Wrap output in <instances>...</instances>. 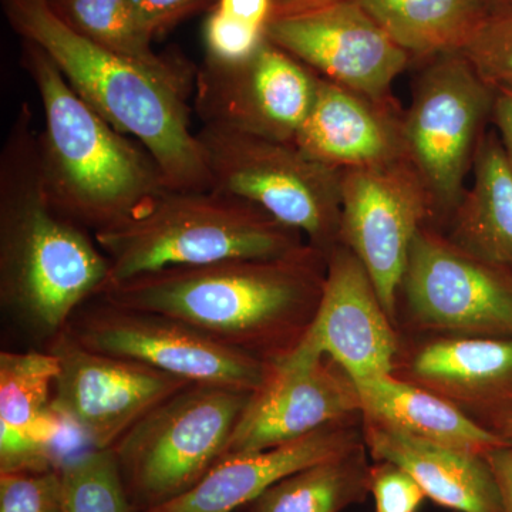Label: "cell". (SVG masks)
I'll list each match as a JSON object with an SVG mask.
<instances>
[{"instance_id":"obj_25","label":"cell","mask_w":512,"mask_h":512,"mask_svg":"<svg viewBox=\"0 0 512 512\" xmlns=\"http://www.w3.org/2000/svg\"><path fill=\"white\" fill-rule=\"evenodd\" d=\"M410 57L461 52L487 13L477 0H357Z\"/></svg>"},{"instance_id":"obj_28","label":"cell","mask_w":512,"mask_h":512,"mask_svg":"<svg viewBox=\"0 0 512 512\" xmlns=\"http://www.w3.org/2000/svg\"><path fill=\"white\" fill-rule=\"evenodd\" d=\"M461 53L491 89L512 94V10L485 15Z\"/></svg>"},{"instance_id":"obj_6","label":"cell","mask_w":512,"mask_h":512,"mask_svg":"<svg viewBox=\"0 0 512 512\" xmlns=\"http://www.w3.org/2000/svg\"><path fill=\"white\" fill-rule=\"evenodd\" d=\"M211 190L251 202L279 224L332 249L339 237L342 170L306 156L295 143L202 124L197 133Z\"/></svg>"},{"instance_id":"obj_36","label":"cell","mask_w":512,"mask_h":512,"mask_svg":"<svg viewBox=\"0 0 512 512\" xmlns=\"http://www.w3.org/2000/svg\"><path fill=\"white\" fill-rule=\"evenodd\" d=\"M332 2H338V0H274V15L318 8V6L328 5V3Z\"/></svg>"},{"instance_id":"obj_14","label":"cell","mask_w":512,"mask_h":512,"mask_svg":"<svg viewBox=\"0 0 512 512\" xmlns=\"http://www.w3.org/2000/svg\"><path fill=\"white\" fill-rule=\"evenodd\" d=\"M414 319L457 336L512 338V272L421 228L402 282Z\"/></svg>"},{"instance_id":"obj_35","label":"cell","mask_w":512,"mask_h":512,"mask_svg":"<svg viewBox=\"0 0 512 512\" xmlns=\"http://www.w3.org/2000/svg\"><path fill=\"white\" fill-rule=\"evenodd\" d=\"M491 119L512 164V94L497 93Z\"/></svg>"},{"instance_id":"obj_27","label":"cell","mask_w":512,"mask_h":512,"mask_svg":"<svg viewBox=\"0 0 512 512\" xmlns=\"http://www.w3.org/2000/svg\"><path fill=\"white\" fill-rule=\"evenodd\" d=\"M62 512H130L113 448H90L60 471Z\"/></svg>"},{"instance_id":"obj_7","label":"cell","mask_w":512,"mask_h":512,"mask_svg":"<svg viewBox=\"0 0 512 512\" xmlns=\"http://www.w3.org/2000/svg\"><path fill=\"white\" fill-rule=\"evenodd\" d=\"M249 394L190 384L117 441L120 468L150 507L190 490L225 456Z\"/></svg>"},{"instance_id":"obj_3","label":"cell","mask_w":512,"mask_h":512,"mask_svg":"<svg viewBox=\"0 0 512 512\" xmlns=\"http://www.w3.org/2000/svg\"><path fill=\"white\" fill-rule=\"evenodd\" d=\"M22 62L42 101L40 173L57 210L97 234L130 221L168 190L146 148L74 92L45 50L23 40Z\"/></svg>"},{"instance_id":"obj_23","label":"cell","mask_w":512,"mask_h":512,"mask_svg":"<svg viewBox=\"0 0 512 512\" xmlns=\"http://www.w3.org/2000/svg\"><path fill=\"white\" fill-rule=\"evenodd\" d=\"M473 184L456 207L453 244L512 272V164L497 131L474 154Z\"/></svg>"},{"instance_id":"obj_4","label":"cell","mask_w":512,"mask_h":512,"mask_svg":"<svg viewBox=\"0 0 512 512\" xmlns=\"http://www.w3.org/2000/svg\"><path fill=\"white\" fill-rule=\"evenodd\" d=\"M3 9L15 32L45 50L74 92L146 148L168 188L211 190L200 141L191 131L187 96L74 32L49 0H3Z\"/></svg>"},{"instance_id":"obj_13","label":"cell","mask_w":512,"mask_h":512,"mask_svg":"<svg viewBox=\"0 0 512 512\" xmlns=\"http://www.w3.org/2000/svg\"><path fill=\"white\" fill-rule=\"evenodd\" d=\"M266 39L323 79L380 104L412 59L357 0L274 15Z\"/></svg>"},{"instance_id":"obj_20","label":"cell","mask_w":512,"mask_h":512,"mask_svg":"<svg viewBox=\"0 0 512 512\" xmlns=\"http://www.w3.org/2000/svg\"><path fill=\"white\" fill-rule=\"evenodd\" d=\"M363 431L375 460L402 468L434 503L456 512H503L485 457L417 439L373 420L365 419Z\"/></svg>"},{"instance_id":"obj_2","label":"cell","mask_w":512,"mask_h":512,"mask_svg":"<svg viewBox=\"0 0 512 512\" xmlns=\"http://www.w3.org/2000/svg\"><path fill=\"white\" fill-rule=\"evenodd\" d=\"M37 133L22 104L0 154V295L30 332L55 340L104 291L110 265L87 229L50 201Z\"/></svg>"},{"instance_id":"obj_33","label":"cell","mask_w":512,"mask_h":512,"mask_svg":"<svg viewBox=\"0 0 512 512\" xmlns=\"http://www.w3.org/2000/svg\"><path fill=\"white\" fill-rule=\"evenodd\" d=\"M212 8L229 18L265 30L275 12L274 0H215Z\"/></svg>"},{"instance_id":"obj_12","label":"cell","mask_w":512,"mask_h":512,"mask_svg":"<svg viewBox=\"0 0 512 512\" xmlns=\"http://www.w3.org/2000/svg\"><path fill=\"white\" fill-rule=\"evenodd\" d=\"M50 352L59 359L52 404L92 448H113L158 404L190 386L153 367L84 348L64 330Z\"/></svg>"},{"instance_id":"obj_37","label":"cell","mask_w":512,"mask_h":512,"mask_svg":"<svg viewBox=\"0 0 512 512\" xmlns=\"http://www.w3.org/2000/svg\"><path fill=\"white\" fill-rule=\"evenodd\" d=\"M494 431L508 446H512V409L495 417Z\"/></svg>"},{"instance_id":"obj_32","label":"cell","mask_w":512,"mask_h":512,"mask_svg":"<svg viewBox=\"0 0 512 512\" xmlns=\"http://www.w3.org/2000/svg\"><path fill=\"white\" fill-rule=\"evenodd\" d=\"M128 2L136 13L141 28L154 39L165 30L173 28L180 20L204 8L211 0H128Z\"/></svg>"},{"instance_id":"obj_16","label":"cell","mask_w":512,"mask_h":512,"mask_svg":"<svg viewBox=\"0 0 512 512\" xmlns=\"http://www.w3.org/2000/svg\"><path fill=\"white\" fill-rule=\"evenodd\" d=\"M322 295L292 349L326 356L353 380L393 375L397 339L372 279L349 248H332Z\"/></svg>"},{"instance_id":"obj_11","label":"cell","mask_w":512,"mask_h":512,"mask_svg":"<svg viewBox=\"0 0 512 512\" xmlns=\"http://www.w3.org/2000/svg\"><path fill=\"white\" fill-rule=\"evenodd\" d=\"M318 74L266 39L237 64L205 62L195 72L202 124L293 143L315 99Z\"/></svg>"},{"instance_id":"obj_8","label":"cell","mask_w":512,"mask_h":512,"mask_svg":"<svg viewBox=\"0 0 512 512\" xmlns=\"http://www.w3.org/2000/svg\"><path fill=\"white\" fill-rule=\"evenodd\" d=\"M497 92L461 52L430 59L402 123L404 156L431 205L456 210Z\"/></svg>"},{"instance_id":"obj_18","label":"cell","mask_w":512,"mask_h":512,"mask_svg":"<svg viewBox=\"0 0 512 512\" xmlns=\"http://www.w3.org/2000/svg\"><path fill=\"white\" fill-rule=\"evenodd\" d=\"M295 146L319 163L349 170L402 160V123L380 103L318 76L315 99Z\"/></svg>"},{"instance_id":"obj_9","label":"cell","mask_w":512,"mask_h":512,"mask_svg":"<svg viewBox=\"0 0 512 512\" xmlns=\"http://www.w3.org/2000/svg\"><path fill=\"white\" fill-rule=\"evenodd\" d=\"M67 332L84 348L134 360L202 386L252 393L269 362L222 345L181 320L103 301L76 312Z\"/></svg>"},{"instance_id":"obj_10","label":"cell","mask_w":512,"mask_h":512,"mask_svg":"<svg viewBox=\"0 0 512 512\" xmlns=\"http://www.w3.org/2000/svg\"><path fill=\"white\" fill-rule=\"evenodd\" d=\"M431 205L406 158L342 170L339 237L365 266L393 320L414 239Z\"/></svg>"},{"instance_id":"obj_34","label":"cell","mask_w":512,"mask_h":512,"mask_svg":"<svg viewBox=\"0 0 512 512\" xmlns=\"http://www.w3.org/2000/svg\"><path fill=\"white\" fill-rule=\"evenodd\" d=\"M484 457L497 484L503 512H512V446L494 448Z\"/></svg>"},{"instance_id":"obj_26","label":"cell","mask_w":512,"mask_h":512,"mask_svg":"<svg viewBox=\"0 0 512 512\" xmlns=\"http://www.w3.org/2000/svg\"><path fill=\"white\" fill-rule=\"evenodd\" d=\"M370 493L362 446L291 474L251 504V512H342Z\"/></svg>"},{"instance_id":"obj_38","label":"cell","mask_w":512,"mask_h":512,"mask_svg":"<svg viewBox=\"0 0 512 512\" xmlns=\"http://www.w3.org/2000/svg\"><path fill=\"white\" fill-rule=\"evenodd\" d=\"M477 3L487 15L512 10V0H477Z\"/></svg>"},{"instance_id":"obj_29","label":"cell","mask_w":512,"mask_h":512,"mask_svg":"<svg viewBox=\"0 0 512 512\" xmlns=\"http://www.w3.org/2000/svg\"><path fill=\"white\" fill-rule=\"evenodd\" d=\"M0 512H62V480L55 471H6Z\"/></svg>"},{"instance_id":"obj_30","label":"cell","mask_w":512,"mask_h":512,"mask_svg":"<svg viewBox=\"0 0 512 512\" xmlns=\"http://www.w3.org/2000/svg\"><path fill=\"white\" fill-rule=\"evenodd\" d=\"M266 42V30L255 28L211 8L204 23L205 62L237 64L245 62Z\"/></svg>"},{"instance_id":"obj_15","label":"cell","mask_w":512,"mask_h":512,"mask_svg":"<svg viewBox=\"0 0 512 512\" xmlns=\"http://www.w3.org/2000/svg\"><path fill=\"white\" fill-rule=\"evenodd\" d=\"M360 412L356 384L326 356L291 349L269 362L249 394L227 453H255L301 439Z\"/></svg>"},{"instance_id":"obj_31","label":"cell","mask_w":512,"mask_h":512,"mask_svg":"<svg viewBox=\"0 0 512 512\" xmlns=\"http://www.w3.org/2000/svg\"><path fill=\"white\" fill-rule=\"evenodd\" d=\"M370 493L376 512H419L426 494L402 468L383 463L370 467Z\"/></svg>"},{"instance_id":"obj_21","label":"cell","mask_w":512,"mask_h":512,"mask_svg":"<svg viewBox=\"0 0 512 512\" xmlns=\"http://www.w3.org/2000/svg\"><path fill=\"white\" fill-rule=\"evenodd\" d=\"M407 382L473 410L512 409V338L448 336L426 343L407 365Z\"/></svg>"},{"instance_id":"obj_19","label":"cell","mask_w":512,"mask_h":512,"mask_svg":"<svg viewBox=\"0 0 512 512\" xmlns=\"http://www.w3.org/2000/svg\"><path fill=\"white\" fill-rule=\"evenodd\" d=\"M59 359L53 352L0 355V467L46 471L59 436L52 404Z\"/></svg>"},{"instance_id":"obj_5","label":"cell","mask_w":512,"mask_h":512,"mask_svg":"<svg viewBox=\"0 0 512 512\" xmlns=\"http://www.w3.org/2000/svg\"><path fill=\"white\" fill-rule=\"evenodd\" d=\"M301 238L241 198L171 188L130 221L94 234L110 265L104 291L174 266L279 258L305 248Z\"/></svg>"},{"instance_id":"obj_1","label":"cell","mask_w":512,"mask_h":512,"mask_svg":"<svg viewBox=\"0 0 512 512\" xmlns=\"http://www.w3.org/2000/svg\"><path fill=\"white\" fill-rule=\"evenodd\" d=\"M320 252L228 259L136 276L99 295L120 308L187 323L222 345L271 362L299 342L315 315L325 274Z\"/></svg>"},{"instance_id":"obj_17","label":"cell","mask_w":512,"mask_h":512,"mask_svg":"<svg viewBox=\"0 0 512 512\" xmlns=\"http://www.w3.org/2000/svg\"><path fill=\"white\" fill-rule=\"evenodd\" d=\"M362 446L356 431L329 424L301 437L255 453L225 454L185 493L147 512H234L252 504L268 488L296 471Z\"/></svg>"},{"instance_id":"obj_22","label":"cell","mask_w":512,"mask_h":512,"mask_svg":"<svg viewBox=\"0 0 512 512\" xmlns=\"http://www.w3.org/2000/svg\"><path fill=\"white\" fill-rule=\"evenodd\" d=\"M355 384L360 413L367 420L477 456L507 444L456 404L400 377L386 375Z\"/></svg>"},{"instance_id":"obj_24","label":"cell","mask_w":512,"mask_h":512,"mask_svg":"<svg viewBox=\"0 0 512 512\" xmlns=\"http://www.w3.org/2000/svg\"><path fill=\"white\" fill-rule=\"evenodd\" d=\"M49 3L69 28L90 42L138 64L184 96L194 90V70L154 52L153 37L141 28L128 0H49Z\"/></svg>"}]
</instances>
